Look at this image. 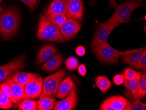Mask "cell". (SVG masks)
Wrapping results in <instances>:
<instances>
[{
    "label": "cell",
    "mask_w": 146,
    "mask_h": 110,
    "mask_svg": "<svg viewBox=\"0 0 146 110\" xmlns=\"http://www.w3.org/2000/svg\"><path fill=\"white\" fill-rule=\"evenodd\" d=\"M56 102L55 98L52 96L41 97L39 98L37 103V109L38 110H53Z\"/></svg>",
    "instance_id": "20"
},
{
    "label": "cell",
    "mask_w": 146,
    "mask_h": 110,
    "mask_svg": "<svg viewBox=\"0 0 146 110\" xmlns=\"http://www.w3.org/2000/svg\"><path fill=\"white\" fill-rule=\"evenodd\" d=\"M113 81L115 85H122L124 83V79L122 75H116L114 77Z\"/></svg>",
    "instance_id": "33"
},
{
    "label": "cell",
    "mask_w": 146,
    "mask_h": 110,
    "mask_svg": "<svg viewBox=\"0 0 146 110\" xmlns=\"http://www.w3.org/2000/svg\"><path fill=\"white\" fill-rule=\"evenodd\" d=\"M3 82L6 83L9 86L12 95L19 105L24 97L25 86L15 82L11 76L6 79Z\"/></svg>",
    "instance_id": "15"
},
{
    "label": "cell",
    "mask_w": 146,
    "mask_h": 110,
    "mask_svg": "<svg viewBox=\"0 0 146 110\" xmlns=\"http://www.w3.org/2000/svg\"><path fill=\"white\" fill-rule=\"evenodd\" d=\"M38 75H39L38 74L34 73L18 72L11 75V77L15 82L25 86L29 81Z\"/></svg>",
    "instance_id": "19"
},
{
    "label": "cell",
    "mask_w": 146,
    "mask_h": 110,
    "mask_svg": "<svg viewBox=\"0 0 146 110\" xmlns=\"http://www.w3.org/2000/svg\"><path fill=\"white\" fill-rule=\"evenodd\" d=\"M67 75L65 70L63 69L46 77L43 82L42 93L40 98L50 96L56 97L60 83Z\"/></svg>",
    "instance_id": "5"
},
{
    "label": "cell",
    "mask_w": 146,
    "mask_h": 110,
    "mask_svg": "<svg viewBox=\"0 0 146 110\" xmlns=\"http://www.w3.org/2000/svg\"><path fill=\"white\" fill-rule=\"evenodd\" d=\"M146 55V49L145 47L136 49V51L131 53L122 55L120 60L123 63L133 67L137 62Z\"/></svg>",
    "instance_id": "14"
},
{
    "label": "cell",
    "mask_w": 146,
    "mask_h": 110,
    "mask_svg": "<svg viewBox=\"0 0 146 110\" xmlns=\"http://www.w3.org/2000/svg\"><path fill=\"white\" fill-rule=\"evenodd\" d=\"M79 61L74 57H68L65 61L66 66L70 71L75 70L78 67Z\"/></svg>",
    "instance_id": "29"
},
{
    "label": "cell",
    "mask_w": 146,
    "mask_h": 110,
    "mask_svg": "<svg viewBox=\"0 0 146 110\" xmlns=\"http://www.w3.org/2000/svg\"><path fill=\"white\" fill-rule=\"evenodd\" d=\"M46 17L59 29L68 19L67 15L63 14L56 15Z\"/></svg>",
    "instance_id": "25"
},
{
    "label": "cell",
    "mask_w": 146,
    "mask_h": 110,
    "mask_svg": "<svg viewBox=\"0 0 146 110\" xmlns=\"http://www.w3.org/2000/svg\"><path fill=\"white\" fill-rule=\"evenodd\" d=\"M145 0H128L123 1L115 7L114 13L106 21L109 23L120 24L131 22L132 12L139 7L144 5Z\"/></svg>",
    "instance_id": "2"
},
{
    "label": "cell",
    "mask_w": 146,
    "mask_h": 110,
    "mask_svg": "<svg viewBox=\"0 0 146 110\" xmlns=\"http://www.w3.org/2000/svg\"><path fill=\"white\" fill-rule=\"evenodd\" d=\"M2 1V0H0V4L1 3Z\"/></svg>",
    "instance_id": "40"
},
{
    "label": "cell",
    "mask_w": 146,
    "mask_h": 110,
    "mask_svg": "<svg viewBox=\"0 0 146 110\" xmlns=\"http://www.w3.org/2000/svg\"><path fill=\"white\" fill-rule=\"evenodd\" d=\"M88 2H89V4L91 5H94L96 4L94 0H88Z\"/></svg>",
    "instance_id": "38"
},
{
    "label": "cell",
    "mask_w": 146,
    "mask_h": 110,
    "mask_svg": "<svg viewBox=\"0 0 146 110\" xmlns=\"http://www.w3.org/2000/svg\"><path fill=\"white\" fill-rule=\"evenodd\" d=\"M44 12L46 17L56 15H66L67 0H54Z\"/></svg>",
    "instance_id": "13"
},
{
    "label": "cell",
    "mask_w": 146,
    "mask_h": 110,
    "mask_svg": "<svg viewBox=\"0 0 146 110\" xmlns=\"http://www.w3.org/2000/svg\"><path fill=\"white\" fill-rule=\"evenodd\" d=\"M125 94L128 97V99L127 100L130 103L132 110H146V103L142 102L137 94L133 93L129 90L125 92Z\"/></svg>",
    "instance_id": "21"
},
{
    "label": "cell",
    "mask_w": 146,
    "mask_h": 110,
    "mask_svg": "<svg viewBox=\"0 0 146 110\" xmlns=\"http://www.w3.org/2000/svg\"><path fill=\"white\" fill-rule=\"evenodd\" d=\"M13 103L0 88V108L9 109L13 107Z\"/></svg>",
    "instance_id": "27"
},
{
    "label": "cell",
    "mask_w": 146,
    "mask_h": 110,
    "mask_svg": "<svg viewBox=\"0 0 146 110\" xmlns=\"http://www.w3.org/2000/svg\"><path fill=\"white\" fill-rule=\"evenodd\" d=\"M140 72H136L129 68H127L122 72V75L124 77V79L129 80L136 78Z\"/></svg>",
    "instance_id": "30"
},
{
    "label": "cell",
    "mask_w": 146,
    "mask_h": 110,
    "mask_svg": "<svg viewBox=\"0 0 146 110\" xmlns=\"http://www.w3.org/2000/svg\"><path fill=\"white\" fill-rule=\"evenodd\" d=\"M119 24L116 23H99L95 30L92 40L91 42V47L93 48L101 43L107 41L108 37L111 32Z\"/></svg>",
    "instance_id": "6"
},
{
    "label": "cell",
    "mask_w": 146,
    "mask_h": 110,
    "mask_svg": "<svg viewBox=\"0 0 146 110\" xmlns=\"http://www.w3.org/2000/svg\"><path fill=\"white\" fill-rule=\"evenodd\" d=\"M36 1H38V0H36Z\"/></svg>",
    "instance_id": "41"
},
{
    "label": "cell",
    "mask_w": 146,
    "mask_h": 110,
    "mask_svg": "<svg viewBox=\"0 0 146 110\" xmlns=\"http://www.w3.org/2000/svg\"><path fill=\"white\" fill-rule=\"evenodd\" d=\"M95 83L97 87L103 92L107 91L112 85L111 81L106 76L104 75L96 77Z\"/></svg>",
    "instance_id": "22"
},
{
    "label": "cell",
    "mask_w": 146,
    "mask_h": 110,
    "mask_svg": "<svg viewBox=\"0 0 146 110\" xmlns=\"http://www.w3.org/2000/svg\"><path fill=\"white\" fill-rule=\"evenodd\" d=\"M146 25H145V26H144V32H145V33H146Z\"/></svg>",
    "instance_id": "39"
},
{
    "label": "cell",
    "mask_w": 146,
    "mask_h": 110,
    "mask_svg": "<svg viewBox=\"0 0 146 110\" xmlns=\"http://www.w3.org/2000/svg\"><path fill=\"white\" fill-rule=\"evenodd\" d=\"M78 103V97L75 89H72L69 93L66 98L60 101L57 102L53 110H72L75 108Z\"/></svg>",
    "instance_id": "12"
},
{
    "label": "cell",
    "mask_w": 146,
    "mask_h": 110,
    "mask_svg": "<svg viewBox=\"0 0 146 110\" xmlns=\"http://www.w3.org/2000/svg\"><path fill=\"white\" fill-rule=\"evenodd\" d=\"M82 24L80 21L70 18L67 19L59 30L64 40L68 41L75 36L80 30Z\"/></svg>",
    "instance_id": "10"
},
{
    "label": "cell",
    "mask_w": 146,
    "mask_h": 110,
    "mask_svg": "<svg viewBox=\"0 0 146 110\" xmlns=\"http://www.w3.org/2000/svg\"><path fill=\"white\" fill-rule=\"evenodd\" d=\"M6 8V5L4 4V5H0V14H1V12L5 10Z\"/></svg>",
    "instance_id": "37"
},
{
    "label": "cell",
    "mask_w": 146,
    "mask_h": 110,
    "mask_svg": "<svg viewBox=\"0 0 146 110\" xmlns=\"http://www.w3.org/2000/svg\"><path fill=\"white\" fill-rule=\"evenodd\" d=\"M85 48L82 46H79L76 48V54L79 56H83L85 55Z\"/></svg>",
    "instance_id": "34"
},
{
    "label": "cell",
    "mask_w": 146,
    "mask_h": 110,
    "mask_svg": "<svg viewBox=\"0 0 146 110\" xmlns=\"http://www.w3.org/2000/svg\"><path fill=\"white\" fill-rule=\"evenodd\" d=\"M37 37L39 40L46 41L64 42L63 37L58 28L50 22L45 14L40 15Z\"/></svg>",
    "instance_id": "3"
},
{
    "label": "cell",
    "mask_w": 146,
    "mask_h": 110,
    "mask_svg": "<svg viewBox=\"0 0 146 110\" xmlns=\"http://www.w3.org/2000/svg\"><path fill=\"white\" fill-rule=\"evenodd\" d=\"M86 67L84 64H82L78 67V72L82 76H85L86 74Z\"/></svg>",
    "instance_id": "35"
},
{
    "label": "cell",
    "mask_w": 146,
    "mask_h": 110,
    "mask_svg": "<svg viewBox=\"0 0 146 110\" xmlns=\"http://www.w3.org/2000/svg\"><path fill=\"white\" fill-rule=\"evenodd\" d=\"M10 1H12L14 0H9ZM19 1H22L24 3L30 10L31 12H33L36 9L38 1L36 0H18Z\"/></svg>",
    "instance_id": "31"
},
{
    "label": "cell",
    "mask_w": 146,
    "mask_h": 110,
    "mask_svg": "<svg viewBox=\"0 0 146 110\" xmlns=\"http://www.w3.org/2000/svg\"><path fill=\"white\" fill-rule=\"evenodd\" d=\"M136 50H127L124 51H117L111 47L106 41L92 48V51L102 62L112 65L117 64L118 59L122 55L131 53Z\"/></svg>",
    "instance_id": "4"
},
{
    "label": "cell",
    "mask_w": 146,
    "mask_h": 110,
    "mask_svg": "<svg viewBox=\"0 0 146 110\" xmlns=\"http://www.w3.org/2000/svg\"><path fill=\"white\" fill-rule=\"evenodd\" d=\"M100 110H131L127 99L121 96H114L106 99L99 107Z\"/></svg>",
    "instance_id": "7"
},
{
    "label": "cell",
    "mask_w": 146,
    "mask_h": 110,
    "mask_svg": "<svg viewBox=\"0 0 146 110\" xmlns=\"http://www.w3.org/2000/svg\"><path fill=\"white\" fill-rule=\"evenodd\" d=\"M137 96L140 99H144L146 96V69L143 71V73L139 80Z\"/></svg>",
    "instance_id": "24"
},
{
    "label": "cell",
    "mask_w": 146,
    "mask_h": 110,
    "mask_svg": "<svg viewBox=\"0 0 146 110\" xmlns=\"http://www.w3.org/2000/svg\"><path fill=\"white\" fill-rule=\"evenodd\" d=\"M19 107V110H36L37 108V102L30 99L22 100Z\"/></svg>",
    "instance_id": "26"
},
{
    "label": "cell",
    "mask_w": 146,
    "mask_h": 110,
    "mask_svg": "<svg viewBox=\"0 0 146 110\" xmlns=\"http://www.w3.org/2000/svg\"><path fill=\"white\" fill-rule=\"evenodd\" d=\"M25 57L23 54L5 65L0 66V82H3L11 75L22 69L24 66Z\"/></svg>",
    "instance_id": "8"
},
{
    "label": "cell",
    "mask_w": 146,
    "mask_h": 110,
    "mask_svg": "<svg viewBox=\"0 0 146 110\" xmlns=\"http://www.w3.org/2000/svg\"><path fill=\"white\" fill-rule=\"evenodd\" d=\"M0 88H1L2 91L10 99L13 103H15V105H19L18 102L11 93L10 87L6 83L3 82V83L0 85Z\"/></svg>",
    "instance_id": "28"
},
{
    "label": "cell",
    "mask_w": 146,
    "mask_h": 110,
    "mask_svg": "<svg viewBox=\"0 0 146 110\" xmlns=\"http://www.w3.org/2000/svg\"><path fill=\"white\" fill-rule=\"evenodd\" d=\"M110 5H109L108 9L110 10L112 9H114L118 5L115 0H110Z\"/></svg>",
    "instance_id": "36"
},
{
    "label": "cell",
    "mask_w": 146,
    "mask_h": 110,
    "mask_svg": "<svg viewBox=\"0 0 146 110\" xmlns=\"http://www.w3.org/2000/svg\"><path fill=\"white\" fill-rule=\"evenodd\" d=\"M142 73L140 72L138 75L133 79H124V85L125 87L127 88L129 91L134 94H137L138 89L139 80L141 77Z\"/></svg>",
    "instance_id": "23"
},
{
    "label": "cell",
    "mask_w": 146,
    "mask_h": 110,
    "mask_svg": "<svg viewBox=\"0 0 146 110\" xmlns=\"http://www.w3.org/2000/svg\"><path fill=\"white\" fill-rule=\"evenodd\" d=\"M43 81L39 75L35 77L25 86L24 99H35L40 97L42 90Z\"/></svg>",
    "instance_id": "9"
},
{
    "label": "cell",
    "mask_w": 146,
    "mask_h": 110,
    "mask_svg": "<svg viewBox=\"0 0 146 110\" xmlns=\"http://www.w3.org/2000/svg\"><path fill=\"white\" fill-rule=\"evenodd\" d=\"M20 22L18 9L11 6L0 14V34L4 40L9 41L17 33Z\"/></svg>",
    "instance_id": "1"
},
{
    "label": "cell",
    "mask_w": 146,
    "mask_h": 110,
    "mask_svg": "<svg viewBox=\"0 0 146 110\" xmlns=\"http://www.w3.org/2000/svg\"><path fill=\"white\" fill-rule=\"evenodd\" d=\"M133 68L136 69H146V55H144L135 64Z\"/></svg>",
    "instance_id": "32"
},
{
    "label": "cell",
    "mask_w": 146,
    "mask_h": 110,
    "mask_svg": "<svg viewBox=\"0 0 146 110\" xmlns=\"http://www.w3.org/2000/svg\"><path fill=\"white\" fill-rule=\"evenodd\" d=\"M63 57L61 54H57L50 58L40 67L43 70L48 72H54L60 67L63 62Z\"/></svg>",
    "instance_id": "18"
},
{
    "label": "cell",
    "mask_w": 146,
    "mask_h": 110,
    "mask_svg": "<svg viewBox=\"0 0 146 110\" xmlns=\"http://www.w3.org/2000/svg\"><path fill=\"white\" fill-rule=\"evenodd\" d=\"M75 89V84L70 76L66 77L60 83L56 97L63 99L72 89Z\"/></svg>",
    "instance_id": "16"
},
{
    "label": "cell",
    "mask_w": 146,
    "mask_h": 110,
    "mask_svg": "<svg viewBox=\"0 0 146 110\" xmlns=\"http://www.w3.org/2000/svg\"><path fill=\"white\" fill-rule=\"evenodd\" d=\"M84 7L82 0H67V15L68 18H73L82 22Z\"/></svg>",
    "instance_id": "11"
},
{
    "label": "cell",
    "mask_w": 146,
    "mask_h": 110,
    "mask_svg": "<svg viewBox=\"0 0 146 110\" xmlns=\"http://www.w3.org/2000/svg\"><path fill=\"white\" fill-rule=\"evenodd\" d=\"M58 51V49L52 44L44 46L38 51L37 57V63L40 65L52 57Z\"/></svg>",
    "instance_id": "17"
}]
</instances>
